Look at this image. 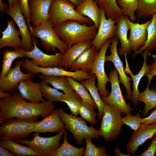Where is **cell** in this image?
Masks as SVG:
<instances>
[{
    "mask_svg": "<svg viewBox=\"0 0 156 156\" xmlns=\"http://www.w3.org/2000/svg\"><path fill=\"white\" fill-rule=\"evenodd\" d=\"M55 110L52 102H28L20 93H10L0 101V123L12 118L37 121L40 116L44 118Z\"/></svg>",
    "mask_w": 156,
    "mask_h": 156,
    "instance_id": "6da1fadb",
    "label": "cell"
},
{
    "mask_svg": "<svg viewBox=\"0 0 156 156\" xmlns=\"http://www.w3.org/2000/svg\"><path fill=\"white\" fill-rule=\"evenodd\" d=\"M53 28L57 35L68 48L81 41L93 39L97 31L94 25L89 26L73 20L54 26Z\"/></svg>",
    "mask_w": 156,
    "mask_h": 156,
    "instance_id": "7a4b0ae2",
    "label": "cell"
},
{
    "mask_svg": "<svg viewBox=\"0 0 156 156\" xmlns=\"http://www.w3.org/2000/svg\"><path fill=\"white\" fill-rule=\"evenodd\" d=\"M75 5L69 0H52L49 12L50 19L54 26L59 25L69 20H75L88 24L93 23L87 17L79 14Z\"/></svg>",
    "mask_w": 156,
    "mask_h": 156,
    "instance_id": "3957f363",
    "label": "cell"
},
{
    "mask_svg": "<svg viewBox=\"0 0 156 156\" xmlns=\"http://www.w3.org/2000/svg\"><path fill=\"white\" fill-rule=\"evenodd\" d=\"M119 110L116 107L104 103L102 120L98 135L106 142L112 141L120 135L123 125Z\"/></svg>",
    "mask_w": 156,
    "mask_h": 156,
    "instance_id": "277c9868",
    "label": "cell"
},
{
    "mask_svg": "<svg viewBox=\"0 0 156 156\" xmlns=\"http://www.w3.org/2000/svg\"><path fill=\"white\" fill-rule=\"evenodd\" d=\"M54 26L50 20L46 23L29 27V32L32 36L40 39L41 45L45 50L56 53L57 49L63 54L68 48L57 35L53 29Z\"/></svg>",
    "mask_w": 156,
    "mask_h": 156,
    "instance_id": "5b68a950",
    "label": "cell"
},
{
    "mask_svg": "<svg viewBox=\"0 0 156 156\" xmlns=\"http://www.w3.org/2000/svg\"><path fill=\"white\" fill-rule=\"evenodd\" d=\"M58 109L59 116L65 127L72 133L78 144H82L83 140L99 138L98 131L92 125L89 127L81 117L68 114L61 108Z\"/></svg>",
    "mask_w": 156,
    "mask_h": 156,
    "instance_id": "8992f818",
    "label": "cell"
},
{
    "mask_svg": "<svg viewBox=\"0 0 156 156\" xmlns=\"http://www.w3.org/2000/svg\"><path fill=\"white\" fill-rule=\"evenodd\" d=\"M38 122L34 120L8 119L0 127V139L14 140L28 137L31 131Z\"/></svg>",
    "mask_w": 156,
    "mask_h": 156,
    "instance_id": "52a82bcc",
    "label": "cell"
},
{
    "mask_svg": "<svg viewBox=\"0 0 156 156\" xmlns=\"http://www.w3.org/2000/svg\"><path fill=\"white\" fill-rule=\"evenodd\" d=\"M66 131L65 127L57 135L50 137H42L39 136L38 133H35L31 140L20 139L14 141L28 146L36 152L40 156H51L52 153L60 146V140Z\"/></svg>",
    "mask_w": 156,
    "mask_h": 156,
    "instance_id": "ba28073f",
    "label": "cell"
},
{
    "mask_svg": "<svg viewBox=\"0 0 156 156\" xmlns=\"http://www.w3.org/2000/svg\"><path fill=\"white\" fill-rule=\"evenodd\" d=\"M21 66L27 72L34 74L40 73L48 75L69 76L80 82L88 79L90 75V73L82 70L69 71L59 67H42L36 65L28 58L23 60Z\"/></svg>",
    "mask_w": 156,
    "mask_h": 156,
    "instance_id": "9c48e42d",
    "label": "cell"
},
{
    "mask_svg": "<svg viewBox=\"0 0 156 156\" xmlns=\"http://www.w3.org/2000/svg\"><path fill=\"white\" fill-rule=\"evenodd\" d=\"M112 41V38L108 39L103 44L94 60L90 72V73L94 74L96 76L97 80V87L101 96H107L110 93L107 90L106 87L107 83L110 82V79L105 72V63L106 51Z\"/></svg>",
    "mask_w": 156,
    "mask_h": 156,
    "instance_id": "30bf717a",
    "label": "cell"
},
{
    "mask_svg": "<svg viewBox=\"0 0 156 156\" xmlns=\"http://www.w3.org/2000/svg\"><path fill=\"white\" fill-rule=\"evenodd\" d=\"M109 78L111 91L107 96H102L103 101L116 107L121 114H130V104H127L123 97L119 84V75L115 68L110 71Z\"/></svg>",
    "mask_w": 156,
    "mask_h": 156,
    "instance_id": "8fae6325",
    "label": "cell"
},
{
    "mask_svg": "<svg viewBox=\"0 0 156 156\" xmlns=\"http://www.w3.org/2000/svg\"><path fill=\"white\" fill-rule=\"evenodd\" d=\"M33 40L34 48L31 51H26L21 48L14 49L23 53L26 57L32 59V62L37 66L43 68L60 67L63 54L59 52L54 55L47 54L38 47L36 39Z\"/></svg>",
    "mask_w": 156,
    "mask_h": 156,
    "instance_id": "7c38bea8",
    "label": "cell"
},
{
    "mask_svg": "<svg viewBox=\"0 0 156 156\" xmlns=\"http://www.w3.org/2000/svg\"><path fill=\"white\" fill-rule=\"evenodd\" d=\"M11 17L19 29L21 37L22 49L26 51H31L34 48L33 38L28 30L25 19L20 7L19 0H17L13 6L8 7L5 11Z\"/></svg>",
    "mask_w": 156,
    "mask_h": 156,
    "instance_id": "4fadbf2b",
    "label": "cell"
},
{
    "mask_svg": "<svg viewBox=\"0 0 156 156\" xmlns=\"http://www.w3.org/2000/svg\"><path fill=\"white\" fill-rule=\"evenodd\" d=\"M118 43V38L115 35L112 38L111 44L109 47L111 54L106 56L105 61H109L113 63L119 75V82L122 84L126 88L127 93L126 98L131 100L132 92L131 88V83L130 81L132 80V79L127 76L125 72L122 62L118 52L117 47Z\"/></svg>",
    "mask_w": 156,
    "mask_h": 156,
    "instance_id": "5bb4252c",
    "label": "cell"
},
{
    "mask_svg": "<svg viewBox=\"0 0 156 156\" xmlns=\"http://www.w3.org/2000/svg\"><path fill=\"white\" fill-rule=\"evenodd\" d=\"M22 60L17 61L14 68H11L7 75L0 79V90L14 92L17 89L20 83L23 80L33 77L34 74L24 73L21 70Z\"/></svg>",
    "mask_w": 156,
    "mask_h": 156,
    "instance_id": "9a60e30c",
    "label": "cell"
},
{
    "mask_svg": "<svg viewBox=\"0 0 156 156\" xmlns=\"http://www.w3.org/2000/svg\"><path fill=\"white\" fill-rule=\"evenodd\" d=\"M156 134V122L149 125L142 123L139 128L132 133L127 145V151L136 156V151L139 147Z\"/></svg>",
    "mask_w": 156,
    "mask_h": 156,
    "instance_id": "2e32d148",
    "label": "cell"
},
{
    "mask_svg": "<svg viewBox=\"0 0 156 156\" xmlns=\"http://www.w3.org/2000/svg\"><path fill=\"white\" fill-rule=\"evenodd\" d=\"M100 20L96 34L91 41L92 46L99 51L104 43L107 40L112 38L115 35L117 28L116 20L106 17L104 10L100 8Z\"/></svg>",
    "mask_w": 156,
    "mask_h": 156,
    "instance_id": "e0dca14e",
    "label": "cell"
},
{
    "mask_svg": "<svg viewBox=\"0 0 156 156\" xmlns=\"http://www.w3.org/2000/svg\"><path fill=\"white\" fill-rule=\"evenodd\" d=\"M130 32L128 40L132 50L137 51L144 47L147 36V29L152 20V18L145 23H134L127 17Z\"/></svg>",
    "mask_w": 156,
    "mask_h": 156,
    "instance_id": "ac0fdd59",
    "label": "cell"
},
{
    "mask_svg": "<svg viewBox=\"0 0 156 156\" xmlns=\"http://www.w3.org/2000/svg\"><path fill=\"white\" fill-rule=\"evenodd\" d=\"M52 0H29L32 26L46 23L50 20L49 12Z\"/></svg>",
    "mask_w": 156,
    "mask_h": 156,
    "instance_id": "d6986e66",
    "label": "cell"
},
{
    "mask_svg": "<svg viewBox=\"0 0 156 156\" xmlns=\"http://www.w3.org/2000/svg\"><path fill=\"white\" fill-rule=\"evenodd\" d=\"M64 127V123L59 116L58 109H56L49 115L38 122L31 133L60 132Z\"/></svg>",
    "mask_w": 156,
    "mask_h": 156,
    "instance_id": "ffe728a7",
    "label": "cell"
},
{
    "mask_svg": "<svg viewBox=\"0 0 156 156\" xmlns=\"http://www.w3.org/2000/svg\"><path fill=\"white\" fill-rule=\"evenodd\" d=\"M143 57L144 62L142 67L138 73L133 75L130 70L127 61V55L125 54L126 63V68L125 70L126 73L129 74L131 77L133 82L132 94L131 101L135 107H136L138 104V97L140 92L138 90V87L142 77L148 73L150 70V65H148L146 63V59L148 56L151 54L150 51H144L142 53Z\"/></svg>",
    "mask_w": 156,
    "mask_h": 156,
    "instance_id": "44dd1931",
    "label": "cell"
},
{
    "mask_svg": "<svg viewBox=\"0 0 156 156\" xmlns=\"http://www.w3.org/2000/svg\"><path fill=\"white\" fill-rule=\"evenodd\" d=\"M18 90L21 95L31 102L38 103L46 101L42 96L40 83L34 82L30 78L22 81L19 84Z\"/></svg>",
    "mask_w": 156,
    "mask_h": 156,
    "instance_id": "7402d4cb",
    "label": "cell"
},
{
    "mask_svg": "<svg viewBox=\"0 0 156 156\" xmlns=\"http://www.w3.org/2000/svg\"><path fill=\"white\" fill-rule=\"evenodd\" d=\"M127 17L123 15L116 20L117 28L115 35L121 43V46L118 50L119 55L121 56L129 54L132 51L127 38L128 32L130 30Z\"/></svg>",
    "mask_w": 156,
    "mask_h": 156,
    "instance_id": "603a6c76",
    "label": "cell"
},
{
    "mask_svg": "<svg viewBox=\"0 0 156 156\" xmlns=\"http://www.w3.org/2000/svg\"><path fill=\"white\" fill-rule=\"evenodd\" d=\"M14 22L13 20H7L6 28L3 31H0L2 34L0 38V49L7 47L14 49L21 48L22 40L19 37L21 33L15 28Z\"/></svg>",
    "mask_w": 156,
    "mask_h": 156,
    "instance_id": "cb8c5ba5",
    "label": "cell"
},
{
    "mask_svg": "<svg viewBox=\"0 0 156 156\" xmlns=\"http://www.w3.org/2000/svg\"><path fill=\"white\" fill-rule=\"evenodd\" d=\"M91 40L82 41L68 48L63 54L60 67L66 69L85 50L92 47Z\"/></svg>",
    "mask_w": 156,
    "mask_h": 156,
    "instance_id": "d4e9b609",
    "label": "cell"
},
{
    "mask_svg": "<svg viewBox=\"0 0 156 156\" xmlns=\"http://www.w3.org/2000/svg\"><path fill=\"white\" fill-rule=\"evenodd\" d=\"M98 53L92 46L83 51L70 65L71 71L82 70L90 73L94 60Z\"/></svg>",
    "mask_w": 156,
    "mask_h": 156,
    "instance_id": "484cf974",
    "label": "cell"
},
{
    "mask_svg": "<svg viewBox=\"0 0 156 156\" xmlns=\"http://www.w3.org/2000/svg\"><path fill=\"white\" fill-rule=\"evenodd\" d=\"M80 15L91 20L98 30L100 20V9L94 0H83L75 9Z\"/></svg>",
    "mask_w": 156,
    "mask_h": 156,
    "instance_id": "4316f807",
    "label": "cell"
},
{
    "mask_svg": "<svg viewBox=\"0 0 156 156\" xmlns=\"http://www.w3.org/2000/svg\"><path fill=\"white\" fill-rule=\"evenodd\" d=\"M96 78V75L91 74L89 78L87 79L80 82L83 85L90 93L93 100L96 105L99 111L97 114L99 119L102 118L104 102L101 97L99 89L95 84V81Z\"/></svg>",
    "mask_w": 156,
    "mask_h": 156,
    "instance_id": "83f0119b",
    "label": "cell"
},
{
    "mask_svg": "<svg viewBox=\"0 0 156 156\" xmlns=\"http://www.w3.org/2000/svg\"><path fill=\"white\" fill-rule=\"evenodd\" d=\"M64 140L62 144L52 154L51 156H81L84 154L86 147L78 148L70 144L67 140L68 134L64 132Z\"/></svg>",
    "mask_w": 156,
    "mask_h": 156,
    "instance_id": "f1b7e54d",
    "label": "cell"
},
{
    "mask_svg": "<svg viewBox=\"0 0 156 156\" xmlns=\"http://www.w3.org/2000/svg\"><path fill=\"white\" fill-rule=\"evenodd\" d=\"M0 146L6 148L16 155L40 156L36 152L33 150L29 147L22 145L14 140H1Z\"/></svg>",
    "mask_w": 156,
    "mask_h": 156,
    "instance_id": "f546056e",
    "label": "cell"
},
{
    "mask_svg": "<svg viewBox=\"0 0 156 156\" xmlns=\"http://www.w3.org/2000/svg\"><path fill=\"white\" fill-rule=\"evenodd\" d=\"M100 8L104 10L107 18L113 20L124 15L122 10L118 5L117 0H94Z\"/></svg>",
    "mask_w": 156,
    "mask_h": 156,
    "instance_id": "4dcf8cb0",
    "label": "cell"
},
{
    "mask_svg": "<svg viewBox=\"0 0 156 156\" xmlns=\"http://www.w3.org/2000/svg\"><path fill=\"white\" fill-rule=\"evenodd\" d=\"M150 82H148L145 90L143 92H140L138 97L139 102H142L145 104L144 109L141 112L144 115V117L150 110L156 107V88L152 87L150 90Z\"/></svg>",
    "mask_w": 156,
    "mask_h": 156,
    "instance_id": "1f68e13d",
    "label": "cell"
},
{
    "mask_svg": "<svg viewBox=\"0 0 156 156\" xmlns=\"http://www.w3.org/2000/svg\"><path fill=\"white\" fill-rule=\"evenodd\" d=\"M147 36L145 45L140 49L134 51L132 57H135L142 52L147 51L156 46V13L152 15V20L147 29Z\"/></svg>",
    "mask_w": 156,
    "mask_h": 156,
    "instance_id": "d6a6232c",
    "label": "cell"
},
{
    "mask_svg": "<svg viewBox=\"0 0 156 156\" xmlns=\"http://www.w3.org/2000/svg\"><path fill=\"white\" fill-rule=\"evenodd\" d=\"M38 77L41 81L51 84L56 89L62 91L64 94L73 90L65 76H51L41 74Z\"/></svg>",
    "mask_w": 156,
    "mask_h": 156,
    "instance_id": "836d02e7",
    "label": "cell"
},
{
    "mask_svg": "<svg viewBox=\"0 0 156 156\" xmlns=\"http://www.w3.org/2000/svg\"><path fill=\"white\" fill-rule=\"evenodd\" d=\"M66 77L72 90L77 93L83 101L93 106L95 109L98 108L90 94L83 85L71 77L66 76Z\"/></svg>",
    "mask_w": 156,
    "mask_h": 156,
    "instance_id": "e575fe53",
    "label": "cell"
},
{
    "mask_svg": "<svg viewBox=\"0 0 156 156\" xmlns=\"http://www.w3.org/2000/svg\"><path fill=\"white\" fill-rule=\"evenodd\" d=\"M40 84L42 96L47 101L52 102L55 101H62L64 96V93L51 87L48 83L43 81H41Z\"/></svg>",
    "mask_w": 156,
    "mask_h": 156,
    "instance_id": "d590c367",
    "label": "cell"
},
{
    "mask_svg": "<svg viewBox=\"0 0 156 156\" xmlns=\"http://www.w3.org/2000/svg\"><path fill=\"white\" fill-rule=\"evenodd\" d=\"M156 13V0H138L136 16L139 18L149 17Z\"/></svg>",
    "mask_w": 156,
    "mask_h": 156,
    "instance_id": "8d00e7d4",
    "label": "cell"
},
{
    "mask_svg": "<svg viewBox=\"0 0 156 156\" xmlns=\"http://www.w3.org/2000/svg\"><path fill=\"white\" fill-rule=\"evenodd\" d=\"M82 99L75 92L72 90L64 94L62 102H65L68 105L71 114L77 116L79 114V110Z\"/></svg>",
    "mask_w": 156,
    "mask_h": 156,
    "instance_id": "74e56055",
    "label": "cell"
},
{
    "mask_svg": "<svg viewBox=\"0 0 156 156\" xmlns=\"http://www.w3.org/2000/svg\"><path fill=\"white\" fill-rule=\"evenodd\" d=\"M94 107L82 100L79 108V114L81 117L90 123L92 125L96 124V116H97Z\"/></svg>",
    "mask_w": 156,
    "mask_h": 156,
    "instance_id": "f35d334b",
    "label": "cell"
},
{
    "mask_svg": "<svg viewBox=\"0 0 156 156\" xmlns=\"http://www.w3.org/2000/svg\"><path fill=\"white\" fill-rule=\"evenodd\" d=\"M138 0H118L117 3L125 15L129 16L132 22L136 20L135 12L138 7Z\"/></svg>",
    "mask_w": 156,
    "mask_h": 156,
    "instance_id": "ab89813d",
    "label": "cell"
},
{
    "mask_svg": "<svg viewBox=\"0 0 156 156\" xmlns=\"http://www.w3.org/2000/svg\"><path fill=\"white\" fill-rule=\"evenodd\" d=\"M86 147L84 156H110L106 153V148L103 146L98 147L92 142L91 139L85 140Z\"/></svg>",
    "mask_w": 156,
    "mask_h": 156,
    "instance_id": "60d3db41",
    "label": "cell"
},
{
    "mask_svg": "<svg viewBox=\"0 0 156 156\" xmlns=\"http://www.w3.org/2000/svg\"><path fill=\"white\" fill-rule=\"evenodd\" d=\"M126 115L122 118L123 125H127L134 131L138 129L142 123V118L140 117L139 114L132 115L129 114Z\"/></svg>",
    "mask_w": 156,
    "mask_h": 156,
    "instance_id": "b9f144b4",
    "label": "cell"
},
{
    "mask_svg": "<svg viewBox=\"0 0 156 156\" xmlns=\"http://www.w3.org/2000/svg\"><path fill=\"white\" fill-rule=\"evenodd\" d=\"M3 59H7L12 61L18 58L26 57L23 53L15 50L14 51L5 50L3 51Z\"/></svg>",
    "mask_w": 156,
    "mask_h": 156,
    "instance_id": "7bdbcfd3",
    "label": "cell"
},
{
    "mask_svg": "<svg viewBox=\"0 0 156 156\" xmlns=\"http://www.w3.org/2000/svg\"><path fill=\"white\" fill-rule=\"evenodd\" d=\"M29 0H19L21 11L25 18L27 20L29 26H31L29 23L31 21V14L29 5Z\"/></svg>",
    "mask_w": 156,
    "mask_h": 156,
    "instance_id": "ee69618b",
    "label": "cell"
},
{
    "mask_svg": "<svg viewBox=\"0 0 156 156\" xmlns=\"http://www.w3.org/2000/svg\"><path fill=\"white\" fill-rule=\"evenodd\" d=\"M156 151V134L153 136L152 142L148 148L138 156H153Z\"/></svg>",
    "mask_w": 156,
    "mask_h": 156,
    "instance_id": "f6af8a7d",
    "label": "cell"
},
{
    "mask_svg": "<svg viewBox=\"0 0 156 156\" xmlns=\"http://www.w3.org/2000/svg\"><path fill=\"white\" fill-rule=\"evenodd\" d=\"M13 61L7 59H3L2 69L0 75V79L4 78L11 68Z\"/></svg>",
    "mask_w": 156,
    "mask_h": 156,
    "instance_id": "bcb514c9",
    "label": "cell"
},
{
    "mask_svg": "<svg viewBox=\"0 0 156 156\" xmlns=\"http://www.w3.org/2000/svg\"><path fill=\"white\" fill-rule=\"evenodd\" d=\"M154 63L150 65V72L145 75V77H147L148 82H151L152 79L154 76L156 75V55H153Z\"/></svg>",
    "mask_w": 156,
    "mask_h": 156,
    "instance_id": "7dc6e473",
    "label": "cell"
},
{
    "mask_svg": "<svg viewBox=\"0 0 156 156\" xmlns=\"http://www.w3.org/2000/svg\"><path fill=\"white\" fill-rule=\"evenodd\" d=\"M156 122V107L147 117L142 118V123L149 125Z\"/></svg>",
    "mask_w": 156,
    "mask_h": 156,
    "instance_id": "c3c4849f",
    "label": "cell"
},
{
    "mask_svg": "<svg viewBox=\"0 0 156 156\" xmlns=\"http://www.w3.org/2000/svg\"><path fill=\"white\" fill-rule=\"evenodd\" d=\"M6 148L0 146V156H16L14 153L9 151Z\"/></svg>",
    "mask_w": 156,
    "mask_h": 156,
    "instance_id": "681fc988",
    "label": "cell"
},
{
    "mask_svg": "<svg viewBox=\"0 0 156 156\" xmlns=\"http://www.w3.org/2000/svg\"><path fill=\"white\" fill-rule=\"evenodd\" d=\"M114 152L115 156H131V154L129 153L123 154L121 153L120 148H116L114 150Z\"/></svg>",
    "mask_w": 156,
    "mask_h": 156,
    "instance_id": "f907efd6",
    "label": "cell"
},
{
    "mask_svg": "<svg viewBox=\"0 0 156 156\" xmlns=\"http://www.w3.org/2000/svg\"><path fill=\"white\" fill-rule=\"evenodd\" d=\"M8 6L2 0H0V9L1 11H5L8 8Z\"/></svg>",
    "mask_w": 156,
    "mask_h": 156,
    "instance_id": "816d5d0a",
    "label": "cell"
},
{
    "mask_svg": "<svg viewBox=\"0 0 156 156\" xmlns=\"http://www.w3.org/2000/svg\"><path fill=\"white\" fill-rule=\"evenodd\" d=\"M9 93L0 90V98L1 99L6 97L9 94Z\"/></svg>",
    "mask_w": 156,
    "mask_h": 156,
    "instance_id": "f5cc1de1",
    "label": "cell"
},
{
    "mask_svg": "<svg viewBox=\"0 0 156 156\" xmlns=\"http://www.w3.org/2000/svg\"><path fill=\"white\" fill-rule=\"evenodd\" d=\"M73 3L76 7L78 6L83 1V0H69Z\"/></svg>",
    "mask_w": 156,
    "mask_h": 156,
    "instance_id": "db71d44e",
    "label": "cell"
},
{
    "mask_svg": "<svg viewBox=\"0 0 156 156\" xmlns=\"http://www.w3.org/2000/svg\"><path fill=\"white\" fill-rule=\"evenodd\" d=\"M17 0H8V7L13 6Z\"/></svg>",
    "mask_w": 156,
    "mask_h": 156,
    "instance_id": "11a10c76",
    "label": "cell"
},
{
    "mask_svg": "<svg viewBox=\"0 0 156 156\" xmlns=\"http://www.w3.org/2000/svg\"><path fill=\"white\" fill-rule=\"evenodd\" d=\"M156 47H155V48H156Z\"/></svg>",
    "mask_w": 156,
    "mask_h": 156,
    "instance_id": "9f6ffc18",
    "label": "cell"
}]
</instances>
